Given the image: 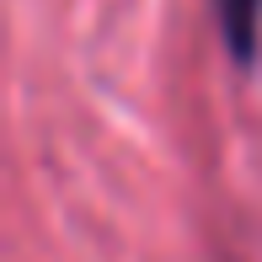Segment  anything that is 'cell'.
<instances>
[{"label":"cell","mask_w":262,"mask_h":262,"mask_svg":"<svg viewBox=\"0 0 262 262\" xmlns=\"http://www.w3.org/2000/svg\"><path fill=\"white\" fill-rule=\"evenodd\" d=\"M214 16H220L225 49L235 54V64H252L262 38V0H214Z\"/></svg>","instance_id":"obj_1"}]
</instances>
